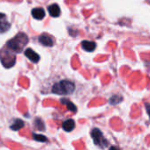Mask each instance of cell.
Listing matches in <instances>:
<instances>
[{
	"mask_svg": "<svg viewBox=\"0 0 150 150\" xmlns=\"http://www.w3.org/2000/svg\"><path fill=\"white\" fill-rule=\"evenodd\" d=\"M28 35L25 33L21 32L7 42L6 47H8L10 50H12L16 53H20L22 51V50L28 44Z\"/></svg>",
	"mask_w": 150,
	"mask_h": 150,
	"instance_id": "1",
	"label": "cell"
},
{
	"mask_svg": "<svg viewBox=\"0 0 150 150\" xmlns=\"http://www.w3.org/2000/svg\"><path fill=\"white\" fill-rule=\"evenodd\" d=\"M75 85L71 81L64 80L56 83L52 88V93L60 96H68L74 92Z\"/></svg>",
	"mask_w": 150,
	"mask_h": 150,
	"instance_id": "2",
	"label": "cell"
},
{
	"mask_svg": "<svg viewBox=\"0 0 150 150\" xmlns=\"http://www.w3.org/2000/svg\"><path fill=\"white\" fill-rule=\"evenodd\" d=\"M15 52L10 50L8 47L3 48L0 50V61L2 64L6 68H11L15 64L16 62V56Z\"/></svg>",
	"mask_w": 150,
	"mask_h": 150,
	"instance_id": "3",
	"label": "cell"
},
{
	"mask_svg": "<svg viewBox=\"0 0 150 150\" xmlns=\"http://www.w3.org/2000/svg\"><path fill=\"white\" fill-rule=\"evenodd\" d=\"M91 137L93 139V141L95 143V145H96L97 146L101 147V148H105L108 146L109 145V141L106 139V138L104 137L103 133L102 132V131L98 128H94L91 131Z\"/></svg>",
	"mask_w": 150,
	"mask_h": 150,
	"instance_id": "4",
	"label": "cell"
},
{
	"mask_svg": "<svg viewBox=\"0 0 150 150\" xmlns=\"http://www.w3.org/2000/svg\"><path fill=\"white\" fill-rule=\"evenodd\" d=\"M11 28V24L5 13H0V33H6Z\"/></svg>",
	"mask_w": 150,
	"mask_h": 150,
	"instance_id": "5",
	"label": "cell"
},
{
	"mask_svg": "<svg viewBox=\"0 0 150 150\" xmlns=\"http://www.w3.org/2000/svg\"><path fill=\"white\" fill-rule=\"evenodd\" d=\"M39 42L42 45L45 46V47H52L54 45V40L53 38L47 35V34H42L40 35L39 37Z\"/></svg>",
	"mask_w": 150,
	"mask_h": 150,
	"instance_id": "6",
	"label": "cell"
},
{
	"mask_svg": "<svg viewBox=\"0 0 150 150\" xmlns=\"http://www.w3.org/2000/svg\"><path fill=\"white\" fill-rule=\"evenodd\" d=\"M25 56L33 63H38L40 61V56L38 53L34 51L32 49H27L25 50Z\"/></svg>",
	"mask_w": 150,
	"mask_h": 150,
	"instance_id": "7",
	"label": "cell"
},
{
	"mask_svg": "<svg viewBox=\"0 0 150 150\" xmlns=\"http://www.w3.org/2000/svg\"><path fill=\"white\" fill-rule=\"evenodd\" d=\"M48 11H49L50 15L54 17V18H57L61 14V9H60L59 6L57 4H52V5L49 6Z\"/></svg>",
	"mask_w": 150,
	"mask_h": 150,
	"instance_id": "8",
	"label": "cell"
},
{
	"mask_svg": "<svg viewBox=\"0 0 150 150\" xmlns=\"http://www.w3.org/2000/svg\"><path fill=\"white\" fill-rule=\"evenodd\" d=\"M81 47L84 50H86L88 52H92L96 50V44L92 41H82Z\"/></svg>",
	"mask_w": 150,
	"mask_h": 150,
	"instance_id": "9",
	"label": "cell"
},
{
	"mask_svg": "<svg viewBox=\"0 0 150 150\" xmlns=\"http://www.w3.org/2000/svg\"><path fill=\"white\" fill-rule=\"evenodd\" d=\"M32 16H33L34 19L41 21L45 17V12H44V10L42 8H40V7L34 8L32 10Z\"/></svg>",
	"mask_w": 150,
	"mask_h": 150,
	"instance_id": "10",
	"label": "cell"
},
{
	"mask_svg": "<svg viewBox=\"0 0 150 150\" xmlns=\"http://www.w3.org/2000/svg\"><path fill=\"white\" fill-rule=\"evenodd\" d=\"M62 128L67 132H71L75 128V122L73 119H67L62 124Z\"/></svg>",
	"mask_w": 150,
	"mask_h": 150,
	"instance_id": "11",
	"label": "cell"
},
{
	"mask_svg": "<svg viewBox=\"0 0 150 150\" xmlns=\"http://www.w3.org/2000/svg\"><path fill=\"white\" fill-rule=\"evenodd\" d=\"M24 125H25L24 121H22L21 119L17 118V119H15L14 122L12 124V125H11L10 128H11L12 130H13V131H19V130H21V128H23Z\"/></svg>",
	"mask_w": 150,
	"mask_h": 150,
	"instance_id": "12",
	"label": "cell"
},
{
	"mask_svg": "<svg viewBox=\"0 0 150 150\" xmlns=\"http://www.w3.org/2000/svg\"><path fill=\"white\" fill-rule=\"evenodd\" d=\"M61 103H62L63 104H65L66 107H67V109H68L69 110H71V111H72V112H76V111H77V107H76V105H75L73 103H71V101L63 98V99H61Z\"/></svg>",
	"mask_w": 150,
	"mask_h": 150,
	"instance_id": "13",
	"label": "cell"
},
{
	"mask_svg": "<svg viewBox=\"0 0 150 150\" xmlns=\"http://www.w3.org/2000/svg\"><path fill=\"white\" fill-rule=\"evenodd\" d=\"M35 126L37 130L39 131H44L45 130V125L44 122L40 118V117H36L35 120Z\"/></svg>",
	"mask_w": 150,
	"mask_h": 150,
	"instance_id": "14",
	"label": "cell"
},
{
	"mask_svg": "<svg viewBox=\"0 0 150 150\" xmlns=\"http://www.w3.org/2000/svg\"><path fill=\"white\" fill-rule=\"evenodd\" d=\"M123 101V97L121 96H118V95H115V96H112L110 99V103L111 105H116V104H118L120 103L121 102Z\"/></svg>",
	"mask_w": 150,
	"mask_h": 150,
	"instance_id": "15",
	"label": "cell"
},
{
	"mask_svg": "<svg viewBox=\"0 0 150 150\" xmlns=\"http://www.w3.org/2000/svg\"><path fill=\"white\" fill-rule=\"evenodd\" d=\"M33 138L35 140L39 141V142H46L48 141V138L42 134H38V133H33Z\"/></svg>",
	"mask_w": 150,
	"mask_h": 150,
	"instance_id": "16",
	"label": "cell"
},
{
	"mask_svg": "<svg viewBox=\"0 0 150 150\" xmlns=\"http://www.w3.org/2000/svg\"><path fill=\"white\" fill-rule=\"evenodd\" d=\"M145 107H146V112H147V115H148L149 117H150V103H145Z\"/></svg>",
	"mask_w": 150,
	"mask_h": 150,
	"instance_id": "17",
	"label": "cell"
},
{
	"mask_svg": "<svg viewBox=\"0 0 150 150\" xmlns=\"http://www.w3.org/2000/svg\"><path fill=\"white\" fill-rule=\"evenodd\" d=\"M109 150H120V149H119L118 147L115 146H110V148Z\"/></svg>",
	"mask_w": 150,
	"mask_h": 150,
	"instance_id": "18",
	"label": "cell"
}]
</instances>
